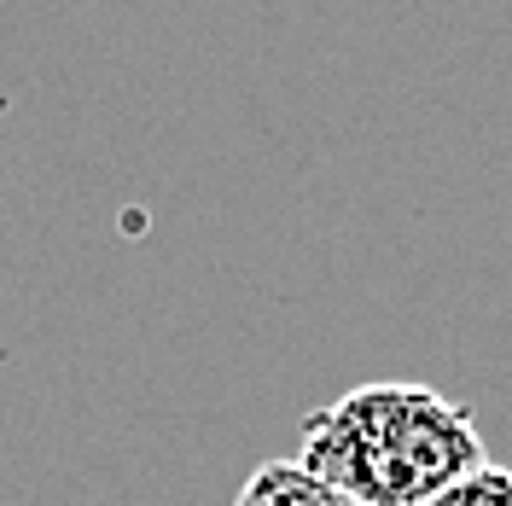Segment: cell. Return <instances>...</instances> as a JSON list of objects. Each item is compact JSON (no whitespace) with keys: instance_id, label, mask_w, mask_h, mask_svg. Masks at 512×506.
I'll return each mask as SVG.
<instances>
[{"instance_id":"cell-1","label":"cell","mask_w":512,"mask_h":506,"mask_svg":"<svg viewBox=\"0 0 512 506\" xmlns=\"http://www.w3.org/2000/svg\"><path fill=\"white\" fill-rule=\"evenodd\" d=\"M297 466L355 506H425L489 466L478 419L431 384L373 379L303 419Z\"/></svg>"},{"instance_id":"cell-2","label":"cell","mask_w":512,"mask_h":506,"mask_svg":"<svg viewBox=\"0 0 512 506\" xmlns=\"http://www.w3.org/2000/svg\"><path fill=\"white\" fill-rule=\"evenodd\" d=\"M233 506H355L350 495H338L332 483H320L315 472H303L297 460H262L245 483Z\"/></svg>"},{"instance_id":"cell-3","label":"cell","mask_w":512,"mask_h":506,"mask_svg":"<svg viewBox=\"0 0 512 506\" xmlns=\"http://www.w3.org/2000/svg\"><path fill=\"white\" fill-rule=\"evenodd\" d=\"M425 506H512V472L507 466H483V472L460 477L454 489L431 495Z\"/></svg>"}]
</instances>
